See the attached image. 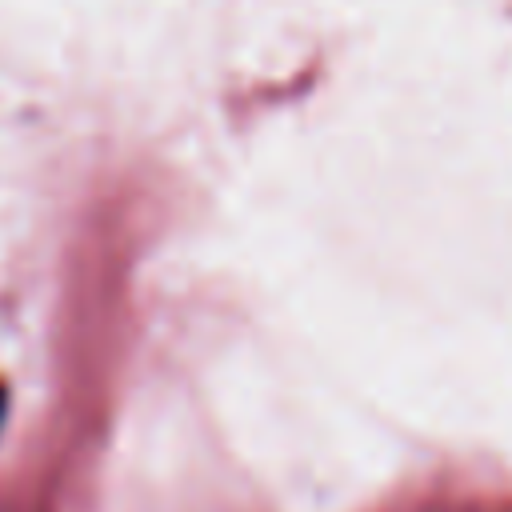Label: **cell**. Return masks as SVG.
I'll return each instance as SVG.
<instances>
[{
    "instance_id": "cell-1",
    "label": "cell",
    "mask_w": 512,
    "mask_h": 512,
    "mask_svg": "<svg viewBox=\"0 0 512 512\" xmlns=\"http://www.w3.org/2000/svg\"><path fill=\"white\" fill-rule=\"evenodd\" d=\"M4 416H8V388L0 384V428H4Z\"/></svg>"
}]
</instances>
